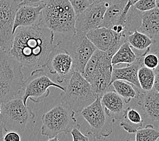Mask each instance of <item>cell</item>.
Wrapping results in <instances>:
<instances>
[{
	"instance_id": "obj_1",
	"label": "cell",
	"mask_w": 159,
	"mask_h": 141,
	"mask_svg": "<svg viewBox=\"0 0 159 141\" xmlns=\"http://www.w3.org/2000/svg\"><path fill=\"white\" fill-rule=\"evenodd\" d=\"M54 33L44 25L19 27L14 32L9 54L22 67L39 68L46 67L50 52L57 46Z\"/></svg>"
},
{
	"instance_id": "obj_2",
	"label": "cell",
	"mask_w": 159,
	"mask_h": 141,
	"mask_svg": "<svg viewBox=\"0 0 159 141\" xmlns=\"http://www.w3.org/2000/svg\"><path fill=\"white\" fill-rule=\"evenodd\" d=\"M76 14L69 0H47L39 24L51 30L60 40L75 33Z\"/></svg>"
},
{
	"instance_id": "obj_3",
	"label": "cell",
	"mask_w": 159,
	"mask_h": 141,
	"mask_svg": "<svg viewBox=\"0 0 159 141\" xmlns=\"http://www.w3.org/2000/svg\"><path fill=\"white\" fill-rule=\"evenodd\" d=\"M22 65L0 49V103L23 95L25 85Z\"/></svg>"
},
{
	"instance_id": "obj_4",
	"label": "cell",
	"mask_w": 159,
	"mask_h": 141,
	"mask_svg": "<svg viewBox=\"0 0 159 141\" xmlns=\"http://www.w3.org/2000/svg\"><path fill=\"white\" fill-rule=\"evenodd\" d=\"M66 83L65 90L61 94V100L75 113H80L98 97L91 84L80 72L74 71Z\"/></svg>"
},
{
	"instance_id": "obj_5",
	"label": "cell",
	"mask_w": 159,
	"mask_h": 141,
	"mask_svg": "<svg viewBox=\"0 0 159 141\" xmlns=\"http://www.w3.org/2000/svg\"><path fill=\"white\" fill-rule=\"evenodd\" d=\"M75 113L66 103L58 104L42 115L41 134L48 139L61 133L67 134L77 123Z\"/></svg>"
},
{
	"instance_id": "obj_6",
	"label": "cell",
	"mask_w": 159,
	"mask_h": 141,
	"mask_svg": "<svg viewBox=\"0 0 159 141\" xmlns=\"http://www.w3.org/2000/svg\"><path fill=\"white\" fill-rule=\"evenodd\" d=\"M35 114L31 108L24 104L21 97L14 98L2 103L0 120L5 132L23 133L27 124L34 119Z\"/></svg>"
},
{
	"instance_id": "obj_7",
	"label": "cell",
	"mask_w": 159,
	"mask_h": 141,
	"mask_svg": "<svg viewBox=\"0 0 159 141\" xmlns=\"http://www.w3.org/2000/svg\"><path fill=\"white\" fill-rule=\"evenodd\" d=\"M57 46L70 54L74 62V71L82 73L86 63L97 48L86 34L75 33L73 35L61 39Z\"/></svg>"
},
{
	"instance_id": "obj_8",
	"label": "cell",
	"mask_w": 159,
	"mask_h": 141,
	"mask_svg": "<svg viewBox=\"0 0 159 141\" xmlns=\"http://www.w3.org/2000/svg\"><path fill=\"white\" fill-rule=\"evenodd\" d=\"M50 87H55L62 91L65 90L64 86L53 82L42 68H35L25 82L21 99L25 104L29 99L35 103H42L49 96Z\"/></svg>"
},
{
	"instance_id": "obj_9",
	"label": "cell",
	"mask_w": 159,
	"mask_h": 141,
	"mask_svg": "<svg viewBox=\"0 0 159 141\" xmlns=\"http://www.w3.org/2000/svg\"><path fill=\"white\" fill-rule=\"evenodd\" d=\"M80 113L89 124V134H92L95 140L108 137L112 133L115 120L108 116L105 112L100 97H97L93 103L85 107Z\"/></svg>"
},
{
	"instance_id": "obj_10",
	"label": "cell",
	"mask_w": 159,
	"mask_h": 141,
	"mask_svg": "<svg viewBox=\"0 0 159 141\" xmlns=\"http://www.w3.org/2000/svg\"><path fill=\"white\" fill-rule=\"evenodd\" d=\"M19 6L14 0H0V49L8 53L13 43V27Z\"/></svg>"
},
{
	"instance_id": "obj_11",
	"label": "cell",
	"mask_w": 159,
	"mask_h": 141,
	"mask_svg": "<svg viewBox=\"0 0 159 141\" xmlns=\"http://www.w3.org/2000/svg\"><path fill=\"white\" fill-rule=\"evenodd\" d=\"M107 6V2L91 3L81 13L76 14L75 33L86 34L99 27Z\"/></svg>"
},
{
	"instance_id": "obj_12",
	"label": "cell",
	"mask_w": 159,
	"mask_h": 141,
	"mask_svg": "<svg viewBox=\"0 0 159 141\" xmlns=\"http://www.w3.org/2000/svg\"><path fill=\"white\" fill-rule=\"evenodd\" d=\"M46 67L52 75H57L58 83H65L74 73V62L70 54L57 46L50 52Z\"/></svg>"
},
{
	"instance_id": "obj_13",
	"label": "cell",
	"mask_w": 159,
	"mask_h": 141,
	"mask_svg": "<svg viewBox=\"0 0 159 141\" xmlns=\"http://www.w3.org/2000/svg\"><path fill=\"white\" fill-rule=\"evenodd\" d=\"M97 50L114 54L126 39L110 28L98 27L86 34Z\"/></svg>"
},
{
	"instance_id": "obj_14",
	"label": "cell",
	"mask_w": 159,
	"mask_h": 141,
	"mask_svg": "<svg viewBox=\"0 0 159 141\" xmlns=\"http://www.w3.org/2000/svg\"><path fill=\"white\" fill-rule=\"evenodd\" d=\"M114 55L110 52H105L103 59L94 75L91 85L98 97H102L104 93L114 91L111 85V73L114 67L111 64V57Z\"/></svg>"
},
{
	"instance_id": "obj_15",
	"label": "cell",
	"mask_w": 159,
	"mask_h": 141,
	"mask_svg": "<svg viewBox=\"0 0 159 141\" xmlns=\"http://www.w3.org/2000/svg\"><path fill=\"white\" fill-rule=\"evenodd\" d=\"M44 4L31 6L19 4L14 19L13 33L19 27L33 26L40 22L41 14Z\"/></svg>"
},
{
	"instance_id": "obj_16",
	"label": "cell",
	"mask_w": 159,
	"mask_h": 141,
	"mask_svg": "<svg viewBox=\"0 0 159 141\" xmlns=\"http://www.w3.org/2000/svg\"><path fill=\"white\" fill-rule=\"evenodd\" d=\"M101 103L108 116L114 120L123 118L125 111V103L123 99L115 91H108L102 96Z\"/></svg>"
},
{
	"instance_id": "obj_17",
	"label": "cell",
	"mask_w": 159,
	"mask_h": 141,
	"mask_svg": "<svg viewBox=\"0 0 159 141\" xmlns=\"http://www.w3.org/2000/svg\"><path fill=\"white\" fill-rule=\"evenodd\" d=\"M107 2L108 6L99 27L111 29L115 25L122 23L126 15L123 13L127 0H108Z\"/></svg>"
},
{
	"instance_id": "obj_18",
	"label": "cell",
	"mask_w": 159,
	"mask_h": 141,
	"mask_svg": "<svg viewBox=\"0 0 159 141\" xmlns=\"http://www.w3.org/2000/svg\"><path fill=\"white\" fill-rule=\"evenodd\" d=\"M145 51L143 54L138 55V57L134 63L127 64V66L123 68H113L111 83L117 79H120V80L131 83L137 88L140 89L138 78H137V72L139 68L143 66V57Z\"/></svg>"
},
{
	"instance_id": "obj_19",
	"label": "cell",
	"mask_w": 159,
	"mask_h": 141,
	"mask_svg": "<svg viewBox=\"0 0 159 141\" xmlns=\"http://www.w3.org/2000/svg\"><path fill=\"white\" fill-rule=\"evenodd\" d=\"M138 104L146 116L159 124V93L154 89L141 92Z\"/></svg>"
},
{
	"instance_id": "obj_20",
	"label": "cell",
	"mask_w": 159,
	"mask_h": 141,
	"mask_svg": "<svg viewBox=\"0 0 159 141\" xmlns=\"http://www.w3.org/2000/svg\"><path fill=\"white\" fill-rule=\"evenodd\" d=\"M138 31L144 33L150 37L156 39L159 37V9L152 10L143 12L142 24Z\"/></svg>"
},
{
	"instance_id": "obj_21",
	"label": "cell",
	"mask_w": 159,
	"mask_h": 141,
	"mask_svg": "<svg viewBox=\"0 0 159 141\" xmlns=\"http://www.w3.org/2000/svg\"><path fill=\"white\" fill-rule=\"evenodd\" d=\"M122 119H124L121 121L120 126L129 134L135 133L143 127V119L142 115L134 108H126Z\"/></svg>"
},
{
	"instance_id": "obj_22",
	"label": "cell",
	"mask_w": 159,
	"mask_h": 141,
	"mask_svg": "<svg viewBox=\"0 0 159 141\" xmlns=\"http://www.w3.org/2000/svg\"><path fill=\"white\" fill-rule=\"evenodd\" d=\"M114 91L120 95L126 104H128L132 99H139L141 92L138 88H137L132 84H129L125 81L117 79L111 83Z\"/></svg>"
},
{
	"instance_id": "obj_23",
	"label": "cell",
	"mask_w": 159,
	"mask_h": 141,
	"mask_svg": "<svg viewBox=\"0 0 159 141\" xmlns=\"http://www.w3.org/2000/svg\"><path fill=\"white\" fill-rule=\"evenodd\" d=\"M138 55H137L133 51L131 45L127 42H125L114 54L111 57V62L113 67L124 63L130 64L134 63Z\"/></svg>"
},
{
	"instance_id": "obj_24",
	"label": "cell",
	"mask_w": 159,
	"mask_h": 141,
	"mask_svg": "<svg viewBox=\"0 0 159 141\" xmlns=\"http://www.w3.org/2000/svg\"><path fill=\"white\" fill-rule=\"evenodd\" d=\"M127 42L132 48L138 50H145L151 49V46L157 43L156 39L150 37L144 33L138 30L133 31L129 34L126 37Z\"/></svg>"
},
{
	"instance_id": "obj_25",
	"label": "cell",
	"mask_w": 159,
	"mask_h": 141,
	"mask_svg": "<svg viewBox=\"0 0 159 141\" xmlns=\"http://www.w3.org/2000/svg\"><path fill=\"white\" fill-rule=\"evenodd\" d=\"M137 78H138L140 89L143 91H149L153 88L155 72L143 65L141 67L137 72Z\"/></svg>"
},
{
	"instance_id": "obj_26",
	"label": "cell",
	"mask_w": 159,
	"mask_h": 141,
	"mask_svg": "<svg viewBox=\"0 0 159 141\" xmlns=\"http://www.w3.org/2000/svg\"><path fill=\"white\" fill-rule=\"evenodd\" d=\"M159 139V129H156L152 124L145 128H141L135 132L136 141H156Z\"/></svg>"
},
{
	"instance_id": "obj_27",
	"label": "cell",
	"mask_w": 159,
	"mask_h": 141,
	"mask_svg": "<svg viewBox=\"0 0 159 141\" xmlns=\"http://www.w3.org/2000/svg\"><path fill=\"white\" fill-rule=\"evenodd\" d=\"M150 51L151 49H148L145 51L143 57V65L154 71L158 67L159 60L157 54L154 52H150Z\"/></svg>"
},
{
	"instance_id": "obj_28",
	"label": "cell",
	"mask_w": 159,
	"mask_h": 141,
	"mask_svg": "<svg viewBox=\"0 0 159 141\" xmlns=\"http://www.w3.org/2000/svg\"><path fill=\"white\" fill-rule=\"evenodd\" d=\"M133 6L140 12H144L156 8V0H138Z\"/></svg>"
},
{
	"instance_id": "obj_29",
	"label": "cell",
	"mask_w": 159,
	"mask_h": 141,
	"mask_svg": "<svg viewBox=\"0 0 159 141\" xmlns=\"http://www.w3.org/2000/svg\"><path fill=\"white\" fill-rule=\"evenodd\" d=\"M81 126L79 124H75L70 130L73 141H89V138L86 135L83 134L80 131Z\"/></svg>"
},
{
	"instance_id": "obj_30",
	"label": "cell",
	"mask_w": 159,
	"mask_h": 141,
	"mask_svg": "<svg viewBox=\"0 0 159 141\" xmlns=\"http://www.w3.org/2000/svg\"><path fill=\"white\" fill-rule=\"evenodd\" d=\"M76 14L81 13L91 4L89 0H69Z\"/></svg>"
},
{
	"instance_id": "obj_31",
	"label": "cell",
	"mask_w": 159,
	"mask_h": 141,
	"mask_svg": "<svg viewBox=\"0 0 159 141\" xmlns=\"http://www.w3.org/2000/svg\"><path fill=\"white\" fill-rule=\"evenodd\" d=\"M21 137L19 133L16 132H7L6 134L3 136V141H20Z\"/></svg>"
},
{
	"instance_id": "obj_32",
	"label": "cell",
	"mask_w": 159,
	"mask_h": 141,
	"mask_svg": "<svg viewBox=\"0 0 159 141\" xmlns=\"http://www.w3.org/2000/svg\"><path fill=\"white\" fill-rule=\"evenodd\" d=\"M47 0H21L19 4H26L31 6H38L41 4H45Z\"/></svg>"
},
{
	"instance_id": "obj_33",
	"label": "cell",
	"mask_w": 159,
	"mask_h": 141,
	"mask_svg": "<svg viewBox=\"0 0 159 141\" xmlns=\"http://www.w3.org/2000/svg\"><path fill=\"white\" fill-rule=\"evenodd\" d=\"M155 72V78L153 88L154 90L159 93V68H157L156 70H154Z\"/></svg>"
},
{
	"instance_id": "obj_34",
	"label": "cell",
	"mask_w": 159,
	"mask_h": 141,
	"mask_svg": "<svg viewBox=\"0 0 159 141\" xmlns=\"http://www.w3.org/2000/svg\"><path fill=\"white\" fill-rule=\"evenodd\" d=\"M138 1V0H127V3H126V5L125 6V10L124 12L125 13H126L128 12L129 9L130 8V7H131V6H133L134 3L137 2Z\"/></svg>"
},
{
	"instance_id": "obj_35",
	"label": "cell",
	"mask_w": 159,
	"mask_h": 141,
	"mask_svg": "<svg viewBox=\"0 0 159 141\" xmlns=\"http://www.w3.org/2000/svg\"><path fill=\"white\" fill-rule=\"evenodd\" d=\"M3 136H4V128L2 122L0 120V141L3 140Z\"/></svg>"
},
{
	"instance_id": "obj_36",
	"label": "cell",
	"mask_w": 159,
	"mask_h": 141,
	"mask_svg": "<svg viewBox=\"0 0 159 141\" xmlns=\"http://www.w3.org/2000/svg\"><path fill=\"white\" fill-rule=\"evenodd\" d=\"M108 0H89V2L91 3H99V2H107Z\"/></svg>"
},
{
	"instance_id": "obj_37",
	"label": "cell",
	"mask_w": 159,
	"mask_h": 141,
	"mask_svg": "<svg viewBox=\"0 0 159 141\" xmlns=\"http://www.w3.org/2000/svg\"><path fill=\"white\" fill-rule=\"evenodd\" d=\"M153 52H154L155 54H157L158 58V60H159V47H158V48H157L156 50H155ZM158 68H159V65H158Z\"/></svg>"
},
{
	"instance_id": "obj_38",
	"label": "cell",
	"mask_w": 159,
	"mask_h": 141,
	"mask_svg": "<svg viewBox=\"0 0 159 141\" xmlns=\"http://www.w3.org/2000/svg\"><path fill=\"white\" fill-rule=\"evenodd\" d=\"M156 8L159 9V0H156Z\"/></svg>"
},
{
	"instance_id": "obj_39",
	"label": "cell",
	"mask_w": 159,
	"mask_h": 141,
	"mask_svg": "<svg viewBox=\"0 0 159 141\" xmlns=\"http://www.w3.org/2000/svg\"><path fill=\"white\" fill-rule=\"evenodd\" d=\"M2 113V104L0 103V114Z\"/></svg>"
},
{
	"instance_id": "obj_40",
	"label": "cell",
	"mask_w": 159,
	"mask_h": 141,
	"mask_svg": "<svg viewBox=\"0 0 159 141\" xmlns=\"http://www.w3.org/2000/svg\"><path fill=\"white\" fill-rule=\"evenodd\" d=\"M14 1H16V2H17L18 3H20V2H21V0H14Z\"/></svg>"
}]
</instances>
